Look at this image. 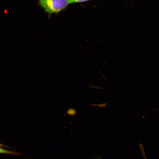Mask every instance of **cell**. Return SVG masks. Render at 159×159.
I'll return each instance as SVG.
<instances>
[{"mask_svg": "<svg viewBox=\"0 0 159 159\" xmlns=\"http://www.w3.org/2000/svg\"><path fill=\"white\" fill-rule=\"evenodd\" d=\"M4 146L3 145L0 144V154H10V155H20V154L18 153L17 152H14V151H11L6 150V149L2 147Z\"/></svg>", "mask_w": 159, "mask_h": 159, "instance_id": "7a4b0ae2", "label": "cell"}, {"mask_svg": "<svg viewBox=\"0 0 159 159\" xmlns=\"http://www.w3.org/2000/svg\"><path fill=\"white\" fill-rule=\"evenodd\" d=\"M39 4L50 15L58 13L69 4L68 0H38Z\"/></svg>", "mask_w": 159, "mask_h": 159, "instance_id": "6da1fadb", "label": "cell"}, {"mask_svg": "<svg viewBox=\"0 0 159 159\" xmlns=\"http://www.w3.org/2000/svg\"><path fill=\"white\" fill-rule=\"evenodd\" d=\"M90 1V0H68L69 3H79Z\"/></svg>", "mask_w": 159, "mask_h": 159, "instance_id": "3957f363", "label": "cell"}, {"mask_svg": "<svg viewBox=\"0 0 159 159\" xmlns=\"http://www.w3.org/2000/svg\"><path fill=\"white\" fill-rule=\"evenodd\" d=\"M67 114L71 116H73L76 114V111L73 109H70L67 111Z\"/></svg>", "mask_w": 159, "mask_h": 159, "instance_id": "277c9868", "label": "cell"}]
</instances>
